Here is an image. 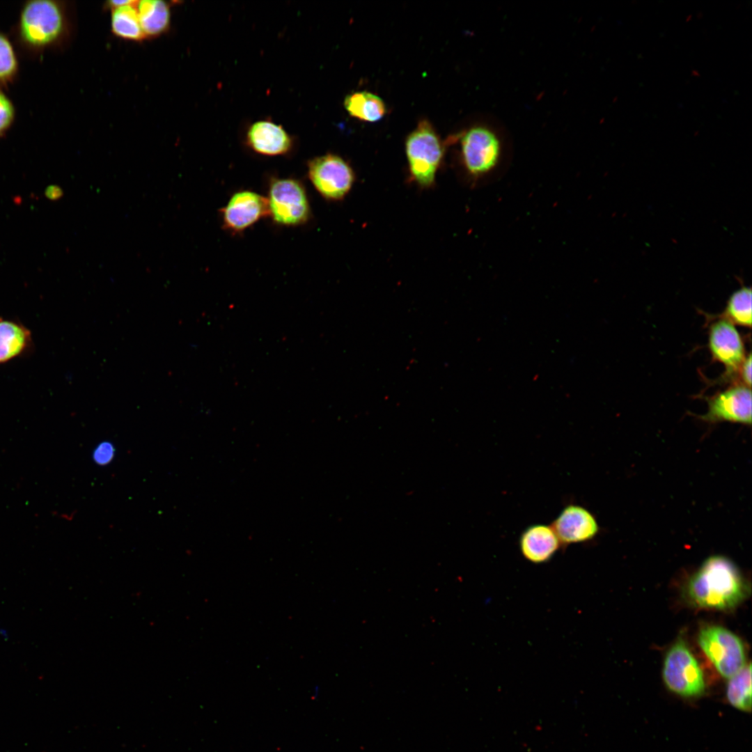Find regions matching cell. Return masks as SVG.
Returning <instances> with one entry per match:
<instances>
[{
    "mask_svg": "<svg viewBox=\"0 0 752 752\" xmlns=\"http://www.w3.org/2000/svg\"><path fill=\"white\" fill-rule=\"evenodd\" d=\"M749 588L737 566L728 558H707L689 580L686 595L697 607L726 610L744 601Z\"/></svg>",
    "mask_w": 752,
    "mask_h": 752,
    "instance_id": "obj_1",
    "label": "cell"
},
{
    "mask_svg": "<svg viewBox=\"0 0 752 752\" xmlns=\"http://www.w3.org/2000/svg\"><path fill=\"white\" fill-rule=\"evenodd\" d=\"M405 150L412 180L422 188L434 185L444 150L428 121L420 122L407 136Z\"/></svg>",
    "mask_w": 752,
    "mask_h": 752,
    "instance_id": "obj_2",
    "label": "cell"
},
{
    "mask_svg": "<svg viewBox=\"0 0 752 752\" xmlns=\"http://www.w3.org/2000/svg\"><path fill=\"white\" fill-rule=\"evenodd\" d=\"M663 679L668 689L683 697H696L705 691L703 671L684 640L678 639L666 654Z\"/></svg>",
    "mask_w": 752,
    "mask_h": 752,
    "instance_id": "obj_3",
    "label": "cell"
},
{
    "mask_svg": "<svg viewBox=\"0 0 752 752\" xmlns=\"http://www.w3.org/2000/svg\"><path fill=\"white\" fill-rule=\"evenodd\" d=\"M460 146L463 166L474 180L492 172L500 162L501 139L487 126L477 125L464 132L460 138Z\"/></svg>",
    "mask_w": 752,
    "mask_h": 752,
    "instance_id": "obj_4",
    "label": "cell"
},
{
    "mask_svg": "<svg viewBox=\"0 0 752 752\" xmlns=\"http://www.w3.org/2000/svg\"><path fill=\"white\" fill-rule=\"evenodd\" d=\"M698 642L719 674L730 678L746 665L745 650L741 639L721 626L703 628Z\"/></svg>",
    "mask_w": 752,
    "mask_h": 752,
    "instance_id": "obj_5",
    "label": "cell"
},
{
    "mask_svg": "<svg viewBox=\"0 0 752 752\" xmlns=\"http://www.w3.org/2000/svg\"><path fill=\"white\" fill-rule=\"evenodd\" d=\"M267 198L269 217L279 225L299 226L310 218V205L305 188L296 179H273L269 186Z\"/></svg>",
    "mask_w": 752,
    "mask_h": 752,
    "instance_id": "obj_6",
    "label": "cell"
},
{
    "mask_svg": "<svg viewBox=\"0 0 752 752\" xmlns=\"http://www.w3.org/2000/svg\"><path fill=\"white\" fill-rule=\"evenodd\" d=\"M307 174L317 191L329 201H340L355 180L350 165L338 155L328 153L308 161Z\"/></svg>",
    "mask_w": 752,
    "mask_h": 752,
    "instance_id": "obj_7",
    "label": "cell"
},
{
    "mask_svg": "<svg viewBox=\"0 0 752 752\" xmlns=\"http://www.w3.org/2000/svg\"><path fill=\"white\" fill-rule=\"evenodd\" d=\"M63 28L59 7L50 1L29 3L22 16V33L31 44L41 45L55 40Z\"/></svg>",
    "mask_w": 752,
    "mask_h": 752,
    "instance_id": "obj_8",
    "label": "cell"
},
{
    "mask_svg": "<svg viewBox=\"0 0 752 752\" xmlns=\"http://www.w3.org/2000/svg\"><path fill=\"white\" fill-rule=\"evenodd\" d=\"M223 227L240 233L263 218L269 217L267 198L256 192L243 190L235 193L220 211Z\"/></svg>",
    "mask_w": 752,
    "mask_h": 752,
    "instance_id": "obj_9",
    "label": "cell"
},
{
    "mask_svg": "<svg viewBox=\"0 0 752 752\" xmlns=\"http://www.w3.org/2000/svg\"><path fill=\"white\" fill-rule=\"evenodd\" d=\"M708 409L700 418L707 422L730 421L751 425V391L736 385L707 399Z\"/></svg>",
    "mask_w": 752,
    "mask_h": 752,
    "instance_id": "obj_10",
    "label": "cell"
},
{
    "mask_svg": "<svg viewBox=\"0 0 752 752\" xmlns=\"http://www.w3.org/2000/svg\"><path fill=\"white\" fill-rule=\"evenodd\" d=\"M708 346L713 359L721 363L728 373L737 371L745 358L740 334L734 324L726 318L711 324Z\"/></svg>",
    "mask_w": 752,
    "mask_h": 752,
    "instance_id": "obj_11",
    "label": "cell"
},
{
    "mask_svg": "<svg viewBox=\"0 0 752 752\" xmlns=\"http://www.w3.org/2000/svg\"><path fill=\"white\" fill-rule=\"evenodd\" d=\"M550 525L564 546L590 540L599 531L595 516L577 504L565 506Z\"/></svg>",
    "mask_w": 752,
    "mask_h": 752,
    "instance_id": "obj_12",
    "label": "cell"
},
{
    "mask_svg": "<svg viewBox=\"0 0 752 752\" xmlns=\"http://www.w3.org/2000/svg\"><path fill=\"white\" fill-rule=\"evenodd\" d=\"M519 546L524 558L540 564L550 561L562 545L551 525L535 524L522 531Z\"/></svg>",
    "mask_w": 752,
    "mask_h": 752,
    "instance_id": "obj_13",
    "label": "cell"
},
{
    "mask_svg": "<svg viewBox=\"0 0 752 752\" xmlns=\"http://www.w3.org/2000/svg\"><path fill=\"white\" fill-rule=\"evenodd\" d=\"M246 143L251 150L265 156L285 155L292 146L290 135L282 126L269 120L253 123L246 133Z\"/></svg>",
    "mask_w": 752,
    "mask_h": 752,
    "instance_id": "obj_14",
    "label": "cell"
},
{
    "mask_svg": "<svg viewBox=\"0 0 752 752\" xmlns=\"http://www.w3.org/2000/svg\"><path fill=\"white\" fill-rule=\"evenodd\" d=\"M136 10L146 38L159 36L169 29L171 10L167 2L161 0H142L138 1Z\"/></svg>",
    "mask_w": 752,
    "mask_h": 752,
    "instance_id": "obj_15",
    "label": "cell"
},
{
    "mask_svg": "<svg viewBox=\"0 0 752 752\" xmlns=\"http://www.w3.org/2000/svg\"><path fill=\"white\" fill-rule=\"evenodd\" d=\"M344 106L351 116L366 122L378 121L386 112L383 100L367 91L356 92L347 95Z\"/></svg>",
    "mask_w": 752,
    "mask_h": 752,
    "instance_id": "obj_16",
    "label": "cell"
},
{
    "mask_svg": "<svg viewBox=\"0 0 752 752\" xmlns=\"http://www.w3.org/2000/svg\"><path fill=\"white\" fill-rule=\"evenodd\" d=\"M137 3L111 10V31L117 37L132 41L146 38L140 24Z\"/></svg>",
    "mask_w": 752,
    "mask_h": 752,
    "instance_id": "obj_17",
    "label": "cell"
},
{
    "mask_svg": "<svg viewBox=\"0 0 752 752\" xmlns=\"http://www.w3.org/2000/svg\"><path fill=\"white\" fill-rule=\"evenodd\" d=\"M726 697L734 707L744 712L751 710V665L746 664L741 671L729 678Z\"/></svg>",
    "mask_w": 752,
    "mask_h": 752,
    "instance_id": "obj_18",
    "label": "cell"
},
{
    "mask_svg": "<svg viewBox=\"0 0 752 752\" xmlns=\"http://www.w3.org/2000/svg\"><path fill=\"white\" fill-rule=\"evenodd\" d=\"M29 336V331L22 327L10 322H0V362L20 353Z\"/></svg>",
    "mask_w": 752,
    "mask_h": 752,
    "instance_id": "obj_19",
    "label": "cell"
},
{
    "mask_svg": "<svg viewBox=\"0 0 752 752\" xmlns=\"http://www.w3.org/2000/svg\"><path fill=\"white\" fill-rule=\"evenodd\" d=\"M725 318L733 324L751 327V289L742 287L734 292L728 300Z\"/></svg>",
    "mask_w": 752,
    "mask_h": 752,
    "instance_id": "obj_20",
    "label": "cell"
},
{
    "mask_svg": "<svg viewBox=\"0 0 752 752\" xmlns=\"http://www.w3.org/2000/svg\"><path fill=\"white\" fill-rule=\"evenodd\" d=\"M16 66L12 47L8 40L0 36V78L10 76Z\"/></svg>",
    "mask_w": 752,
    "mask_h": 752,
    "instance_id": "obj_21",
    "label": "cell"
},
{
    "mask_svg": "<svg viewBox=\"0 0 752 752\" xmlns=\"http://www.w3.org/2000/svg\"><path fill=\"white\" fill-rule=\"evenodd\" d=\"M116 449L109 441H103L95 448L92 457L94 462L100 466L109 464L115 456Z\"/></svg>",
    "mask_w": 752,
    "mask_h": 752,
    "instance_id": "obj_22",
    "label": "cell"
},
{
    "mask_svg": "<svg viewBox=\"0 0 752 752\" xmlns=\"http://www.w3.org/2000/svg\"><path fill=\"white\" fill-rule=\"evenodd\" d=\"M13 110L10 102L0 93V132L5 130L13 118Z\"/></svg>",
    "mask_w": 752,
    "mask_h": 752,
    "instance_id": "obj_23",
    "label": "cell"
},
{
    "mask_svg": "<svg viewBox=\"0 0 752 752\" xmlns=\"http://www.w3.org/2000/svg\"><path fill=\"white\" fill-rule=\"evenodd\" d=\"M739 370H740L741 379L744 385L751 388V353L744 358Z\"/></svg>",
    "mask_w": 752,
    "mask_h": 752,
    "instance_id": "obj_24",
    "label": "cell"
},
{
    "mask_svg": "<svg viewBox=\"0 0 752 752\" xmlns=\"http://www.w3.org/2000/svg\"><path fill=\"white\" fill-rule=\"evenodd\" d=\"M46 196L52 201H56L63 196V190L57 185H49L45 190Z\"/></svg>",
    "mask_w": 752,
    "mask_h": 752,
    "instance_id": "obj_25",
    "label": "cell"
},
{
    "mask_svg": "<svg viewBox=\"0 0 752 752\" xmlns=\"http://www.w3.org/2000/svg\"><path fill=\"white\" fill-rule=\"evenodd\" d=\"M137 2H138V1H132V0H128V1H126V0H124V1H119V0H118V1L117 0L109 1L106 3V7L109 8L110 10H112V9L119 8V7H121V6H127V5L135 4Z\"/></svg>",
    "mask_w": 752,
    "mask_h": 752,
    "instance_id": "obj_26",
    "label": "cell"
}]
</instances>
